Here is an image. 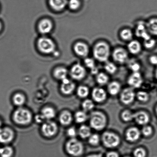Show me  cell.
<instances>
[{
    "label": "cell",
    "instance_id": "14",
    "mask_svg": "<svg viewBox=\"0 0 157 157\" xmlns=\"http://www.w3.org/2000/svg\"><path fill=\"white\" fill-rule=\"evenodd\" d=\"M74 50L77 56L81 57H86L89 53V48L84 43L77 42L74 46Z\"/></svg>",
    "mask_w": 157,
    "mask_h": 157
},
{
    "label": "cell",
    "instance_id": "50",
    "mask_svg": "<svg viewBox=\"0 0 157 157\" xmlns=\"http://www.w3.org/2000/svg\"><path fill=\"white\" fill-rule=\"evenodd\" d=\"M2 120L0 119V129L2 127Z\"/></svg>",
    "mask_w": 157,
    "mask_h": 157
},
{
    "label": "cell",
    "instance_id": "10",
    "mask_svg": "<svg viewBox=\"0 0 157 157\" xmlns=\"http://www.w3.org/2000/svg\"><path fill=\"white\" fill-rule=\"evenodd\" d=\"M113 57L116 62L119 63H123L127 60L128 54L127 52L124 49L117 48L113 51Z\"/></svg>",
    "mask_w": 157,
    "mask_h": 157
},
{
    "label": "cell",
    "instance_id": "37",
    "mask_svg": "<svg viewBox=\"0 0 157 157\" xmlns=\"http://www.w3.org/2000/svg\"><path fill=\"white\" fill-rule=\"evenodd\" d=\"M67 5L71 10H77L80 7V2L79 0H69Z\"/></svg>",
    "mask_w": 157,
    "mask_h": 157
},
{
    "label": "cell",
    "instance_id": "34",
    "mask_svg": "<svg viewBox=\"0 0 157 157\" xmlns=\"http://www.w3.org/2000/svg\"><path fill=\"white\" fill-rule=\"evenodd\" d=\"M109 80V78L106 75L103 73L98 74L97 81L99 84L103 85L105 84Z\"/></svg>",
    "mask_w": 157,
    "mask_h": 157
},
{
    "label": "cell",
    "instance_id": "13",
    "mask_svg": "<svg viewBox=\"0 0 157 157\" xmlns=\"http://www.w3.org/2000/svg\"><path fill=\"white\" fill-rule=\"evenodd\" d=\"M62 82L60 90L62 93L65 95H69L72 93L75 87L74 83L67 78L64 79Z\"/></svg>",
    "mask_w": 157,
    "mask_h": 157
},
{
    "label": "cell",
    "instance_id": "19",
    "mask_svg": "<svg viewBox=\"0 0 157 157\" xmlns=\"http://www.w3.org/2000/svg\"><path fill=\"white\" fill-rule=\"evenodd\" d=\"M67 0H49L50 7L56 11H61L67 5Z\"/></svg>",
    "mask_w": 157,
    "mask_h": 157
},
{
    "label": "cell",
    "instance_id": "29",
    "mask_svg": "<svg viewBox=\"0 0 157 157\" xmlns=\"http://www.w3.org/2000/svg\"><path fill=\"white\" fill-rule=\"evenodd\" d=\"M78 134L82 138H89L91 135V129L88 126L83 125L79 128Z\"/></svg>",
    "mask_w": 157,
    "mask_h": 157
},
{
    "label": "cell",
    "instance_id": "38",
    "mask_svg": "<svg viewBox=\"0 0 157 157\" xmlns=\"http://www.w3.org/2000/svg\"><path fill=\"white\" fill-rule=\"evenodd\" d=\"M105 69L107 72L110 74H114L116 72L117 67L112 62H107L105 67Z\"/></svg>",
    "mask_w": 157,
    "mask_h": 157
},
{
    "label": "cell",
    "instance_id": "30",
    "mask_svg": "<svg viewBox=\"0 0 157 157\" xmlns=\"http://www.w3.org/2000/svg\"><path fill=\"white\" fill-rule=\"evenodd\" d=\"M75 118L76 122L81 123L86 121L87 116L85 111H78L76 112L75 115Z\"/></svg>",
    "mask_w": 157,
    "mask_h": 157
},
{
    "label": "cell",
    "instance_id": "26",
    "mask_svg": "<svg viewBox=\"0 0 157 157\" xmlns=\"http://www.w3.org/2000/svg\"><path fill=\"white\" fill-rule=\"evenodd\" d=\"M25 96L21 93H17L14 94L13 98L14 104L19 107L22 106L25 103Z\"/></svg>",
    "mask_w": 157,
    "mask_h": 157
},
{
    "label": "cell",
    "instance_id": "7",
    "mask_svg": "<svg viewBox=\"0 0 157 157\" xmlns=\"http://www.w3.org/2000/svg\"><path fill=\"white\" fill-rule=\"evenodd\" d=\"M57 125L54 122L48 120L43 124L41 131L45 136L51 137L54 136L58 132Z\"/></svg>",
    "mask_w": 157,
    "mask_h": 157
},
{
    "label": "cell",
    "instance_id": "23",
    "mask_svg": "<svg viewBox=\"0 0 157 157\" xmlns=\"http://www.w3.org/2000/svg\"><path fill=\"white\" fill-rule=\"evenodd\" d=\"M148 32L154 36H157V19H151L146 24Z\"/></svg>",
    "mask_w": 157,
    "mask_h": 157
},
{
    "label": "cell",
    "instance_id": "17",
    "mask_svg": "<svg viewBox=\"0 0 157 157\" xmlns=\"http://www.w3.org/2000/svg\"><path fill=\"white\" fill-rule=\"evenodd\" d=\"M140 132L139 129L135 127H132L127 131L126 133V138L128 141L135 142L140 138Z\"/></svg>",
    "mask_w": 157,
    "mask_h": 157
},
{
    "label": "cell",
    "instance_id": "42",
    "mask_svg": "<svg viewBox=\"0 0 157 157\" xmlns=\"http://www.w3.org/2000/svg\"><path fill=\"white\" fill-rule=\"evenodd\" d=\"M134 155L135 157H145L146 151L142 148H138L134 151Z\"/></svg>",
    "mask_w": 157,
    "mask_h": 157
},
{
    "label": "cell",
    "instance_id": "1",
    "mask_svg": "<svg viewBox=\"0 0 157 157\" xmlns=\"http://www.w3.org/2000/svg\"><path fill=\"white\" fill-rule=\"evenodd\" d=\"M109 45L106 43L100 42L94 46L93 50L94 58L101 62L107 61L110 55Z\"/></svg>",
    "mask_w": 157,
    "mask_h": 157
},
{
    "label": "cell",
    "instance_id": "12",
    "mask_svg": "<svg viewBox=\"0 0 157 157\" xmlns=\"http://www.w3.org/2000/svg\"><path fill=\"white\" fill-rule=\"evenodd\" d=\"M52 23L50 20L45 19L42 20L38 25V29L40 33L43 34L49 33L52 30Z\"/></svg>",
    "mask_w": 157,
    "mask_h": 157
},
{
    "label": "cell",
    "instance_id": "18",
    "mask_svg": "<svg viewBox=\"0 0 157 157\" xmlns=\"http://www.w3.org/2000/svg\"><path fill=\"white\" fill-rule=\"evenodd\" d=\"M134 119L138 124L144 125L148 123L149 118L148 115L143 111H140L134 113Z\"/></svg>",
    "mask_w": 157,
    "mask_h": 157
},
{
    "label": "cell",
    "instance_id": "44",
    "mask_svg": "<svg viewBox=\"0 0 157 157\" xmlns=\"http://www.w3.org/2000/svg\"><path fill=\"white\" fill-rule=\"evenodd\" d=\"M129 68L133 72H138L140 68V66L136 62H132L129 65Z\"/></svg>",
    "mask_w": 157,
    "mask_h": 157
},
{
    "label": "cell",
    "instance_id": "2",
    "mask_svg": "<svg viewBox=\"0 0 157 157\" xmlns=\"http://www.w3.org/2000/svg\"><path fill=\"white\" fill-rule=\"evenodd\" d=\"M33 116L29 110L20 107L13 113V119L18 124L25 125L31 122Z\"/></svg>",
    "mask_w": 157,
    "mask_h": 157
},
{
    "label": "cell",
    "instance_id": "8",
    "mask_svg": "<svg viewBox=\"0 0 157 157\" xmlns=\"http://www.w3.org/2000/svg\"><path fill=\"white\" fill-rule=\"evenodd\" d=\"M14 137V132L10 128L5 127L0 129V143L1 144H8L13 141Z\"/></svg>",
    "mask_w": 157,
    "mask_h": 157
},
{
    "label": "cell",
    "instance_id": "31",
    "mask_svg": "<svg viewBox=\"0 0 157 157\" xmlns=\"http://www.w3.org/2000/svg\"><path fill=\"white\" fill-rule=\"evenodd\" d=\"M85 64L88 68L91 70V72L93 74H97L98 73V70L96 67L95 63L92 59L86 58L85 60Z\"/></svg>",
    "mask_w": 157,
    "mask_h": 157
},
{
    "label": "cell",
    "instance_id": "5",
    "mask_svg": "<svg viewBox=\"0 0 157 157\" xmlns=\"http://www.w3.org/2000/svg\"><path fill=\"white\" fill-rule=\"evenodd\" d=\"M37 47L41 52L46 54L54 52L56 49V45L51 39L47 37L39 38L37 41Z\"/></svg>",
    "mask_w": 157,
    "mask_h": 157
},
{
    "label": "cell",
    "instance_id": "32",
    "mask_svg": "<svg viewBox=\"0 0 157 157\" xmlns=\"http://www.w3.org/2000/svg\"><path fill=\"white\" fill-rule=\"evenodd\" d=\"M120 35L122 39L126 41L131 40L133 36L132 31L128 29H125L122 30L120 33Z\"/></svg>",
    "mask_w": 157,
    "mask_h": 157
},
{
    "label": "cell",
    "instance_id": "4",
    "mask_svg": "<svg viewBox=\"0 0 157 157\" xmlns=\"http://www.w3.org/2000/svg\"><path fill=\"white\" fill-rule=\"evenodd\" d=\"M67 152L74 156H80L83 153V146L82 143L75 138H71L66 144Z\"/></svg>",
    "mask_w": 157,
    "mask_h": 157
},
{
    "label": "cell",
    "instance_id": "45",
    "mask_svg": "<svg viewBox=\"0 0 157 157\" xmlns=\"http://www.w3.org/2000/svg\"><path fill=\"white\" fill-rule=\"evenodd\" d=\"M67 134L68 136L71 137V138H75L77 135V131L74 127L70 128L68 129Z\"/></svg>",
    "mask_w": 157,
    "mask_h": 157
},
{
    "label": "cell",
    "instance_id": "6",
    "mask_svg": "<svg viewBox=\"0 0 157 157\" xmlns=\"http://www.w3.org/2000/svg\"><path fill=\"white\" fill-rule=\"evenodd\" d=\"M102 140L104 145L109 148L116 147L119 144L120 140L118 135L112 132H106L102 135Z\"/></svg>",
    "mask_w": 157,
    "mask_h": 157
},
{
    "label": "cell",
    "instance_id": "15",
    "mask_svg": "<svg viewBox=\"0 0 157 157\" xmlns=\"http://www.w3.org/2000/svg\"><path fill=\"white\" fill-rule=\"evenodd\" d=\"M142 78L140 73L133 72L128 79V83L132 87L138 88L141 86L142 83Z\"/></svg>",
    "mask_w": 157,
    "mask_h": 157
},
{
    "label": "cell",
    "instance_id": "49",
    "mask_svg": "<svg viewBox=\"0 0 157 157\" xmlns=\"http://www.w3.org/2000/svg\"><path fill=\"white\" fill-rule=\"evenodd\" d=\"M87 157H102L101 155H89Z\"/></svg>",
    "mask_w": 157,
    "mask_h": 157
},
{
    "label": "cell",
    "instance_id": "22",
    "mask_svg": "<svg viewBox=\"0 0 157 157\" xmlns=\"http://www.w3.org/2000/svg\"><path fill=\"white\" fill-rule=\"evenodd\" d=\"M54 75V77L58 80H63L67 78L68 75L67 70L63 67H59L55 70Z\"/></svg>",
    "mask_w": 157,
    "mask_h": 157
},
{
    "label": "cell",
    "instance_id": "36",
    "mask_svg": "<svg viewBox=\"0 0 157 157\" xmlns=\"http://www.w3.org/2000/svg\"><path fill=\"white\" fill-rule=\"evenodd\" d=\"M122 118L124 121L128 122L134 119V113H132L129 110H125L121 115Z\"/></svg>",
    "mask_w": 157,
    "mask_h": 157
},
{
    "label": "cell",
    "instance_id": "20",
    "mask_svg": "<svg viewBox=\"0 0 157 157\" xmlns=\"http://www.w3.org/2000/svg\"><path fill=\"white\" fill-rule=\"evenodd\" d=\"M148 33L146 25H144L142 23L138 25L136 31V34L138 37L142 38L144 40L150 39L151 37Z\"/></svg>",
    "mask_w": 157,
    "mask_h": 157
},
{
    "label": "cell",
    "instance_id": "48",
    "mask_svg": "<svg viewBox=\"0 0 157 157\" xmlns=\"http://www.w3.org/2000/svg\"><path fill=\"white\" fill-rule=\"evenodd\" d=\"M107 157H119V155L116 152L112 151L107 154Z\"/></svg>",
    "mask_w": 157,
    "mask_h": 157
},
{
    "label": "cell",
    "instance_id": "43",
    "mask_svg": "<svg viewBox=\"0 0 157 157\" xmlns=\"http://www.w3.org/2000/svg\"><path fill=\"white\" fill-rule=\"evenodd\" d=\"M152 130L150 126H144L142 129V133L145 136H149L152 134Z\"/></svg>",
    "mask_w": 157,
    "mask_h": 157
},
{
    "label": "cell",
    "instance_id": "27",
    "mask_svg": "<svg viewBox=\"0 0 157 157\" xmlns=\"http://www.w3.org/2000/svg\"><path fill=\"white\" fill-rule=\"evenodd\" d=\"M120 83L117 82H113L109 83L108 86V91L113 95H116L119 92L120 90Z\"/></svg>",
    "mask_w": 157,
    "mask_h": 157
},
{
    "label": "cell",
    "instance_id": "52",
    "mask_svg": "<svg viewBox=\"0 0 157 157\" xmlns=\"http://www.w3.org/2000/svg\"><path fill=\"white\" fill-rule=\"evenodd\" d=\"M155 76H156V77L157 79V68L156 70V71H155Z\"/></svg>",
    "mask_w": 157,
    "mask_h": 157
},
{
    "label": "cell",
    "instance_id": "54",
    "mask_svg": "<svg viewBox=\"0 0 157 157\" xmlns=\"http://www.w3.org/2000/svg\"></svg>",
    "mask_w": 157,
    "mask_h": 157
},
{
    "label": "cell",
    "instance_id": "41",
    "mask_svg": "<svg viewBox=\"0 0 157 157\" xmlns=\"http://www.w3.org/2000/svg\"><path fill=\"white\" fill-rule=\"evenodd\" d=\"M155 40L150 38V39L144 40V46L146 48L151 49L155 46Z\"/></svg>",
    "mask_w": 157,
    "mask_h": 157
},
{
    "label": "cell",
    "instance_id": "33",
    "mask_svg": "<svg viewBox=\"0 0 157 157\" xmlns=\"http://www.w3.org/2000/svg\"><path fill=\"white\" fill-rule=\"evenodd\" d=\"M89 92V90L86 86H80L78 87L77 90L78 95L82 98H84L87 97Z\"/></svg>",
    "mask_w": 157,
    "mask_h": 157
},
{
    "label": "cell",
    "instance_id": "40",
    "mask_svg": "<svg viewBox=\"0 0 157 157\" xmlns=\"http://www.w3.org/2000/svg\"><path fill=\"white\" fill-rule=\"evenodd\" d=\"M137 97L139 100L142 102L147 101L149 98L148 94L143 91H140L137 93Z\"/></svg>",
    "mask_w": 157,
    "mask_h": 157
},
{
    "label": "cell",
    "instance_id": "35",
    "mask_svg": "<svg viewBox=\"0 0 157 157\" xmlns=\"http://www.w3.org/2000/svg\"><path fill=\"white\" fill-rule=\"evenodd\" d=\"M82 106L85 112H88L93 109L94 107V104L92 101L86 100L83 102Z\"/></svg>",
    "mask_w": 157,
    "mask_h": 157
},
{
    "label": "cell",
    "instance_id": "21",
    "mask_svg": "<svg viewBox=\"0 0 157 157\" xmlns=\"http://www.w3.org/2000/svg\"><path fill=\"white\" fill-rule=\"evenodd\" d=\"M59 120L61 124L63 125H68L72 121V115L69 111H64L59 116Z\"/></svg>",
    "mask_w": 157,
    "mask_h": 157
},
{
    "label": "cell",
    "instance_id": "51",
    "mask_svg": "<svg viewBox=\"0 0 157 157\" xmlns=\"http://www.w3.org/2000/svg\"><path fill=\"white\" fill-rule=\"evenodd\" d=\"M2 25L1 24V22H0V31H1V29H2Z\"/></svg>",
    "mask_w": 157,
    "mask_h": 157
},
{
    "label": "cell",
    "instance_id": "11",
    "mask_svg": "<svg viewBox=\"0 0 157 157\" xmlns=\"http://www.w3.org/2000/svg\"><path fill=\"white\" fill-rule=\"evenodd\" d=\"M135 97V94L133 90L131 88H127L122 92L120 98L123 103L128 105L133 101Z\"/></svg>",
    "mask_w": 157,
    "mask_h": 157
},
{
    "label": "cell",
    "instance_id": "16",
    "mask_svg": "<svg viewBox=\"0 0 157 157\" xmlns=\"http://www.w3.org/2000/svg\"><path fill=\"white\" fill-rule=\"evenodd\" d=\"M92 96L95 101L100 103L104 101L105 100L106 94L105 91L102 88H96L93 90Z\"/></svg>",
    "mask_w": 157,
    "mask_h": 157
},
{
    "label": "cell",
    "instance_id": "39",
    "mask_svg": "<svg viewBox=\"0 0 157 157\" xmlns=\"http://www.w3.org/2000/svg\"><path fill=\"white\" fill-rule=\"evenodd\" d=\"M88 141L90 144L92 145H97L100 141V137L97 134H93L90 136Z\"/></svg>",
    "mask_w": 157,
    "mask_h": 157
},
{
    "label": "cell",
    "instance_id": "3",
    "mask_svg": "<svg viewBox=\"0 0 157 157\" xmlns=\"http://www.w3.org/2000/svg\"><path fill=\"white\" fill-rule=\"evenodd\" d=\"M107 120L103 113L98 111L91 113L90 117V125L93 129L97 130H102L105 127Z\"/></svg>",
    "mask_w": 157,
    "mask_h": 157
},
{
    "label": "cell",
    "instance_id": "24",
    "mask_svg": "<svg viewBox=\"0 0 157 157\" xmlns=\"http://www.w3.org/2000/svg\"><path fill=\"white\" fill-rule=\"evenodd\" d=\"M41 114L45 120H50L56 116V111L51 107H46L42 109Z\"/></svg>",
    "mask_w": 157,
    "mask_h": 157
},
{
    "label": "cell",
    "instance_id": "25",
    "mask_svg": "<svg viewBox=\"0 0 157 157\" xmlns=\"http://www.w3.org/2000/svg\"><path fill=\"white\" fill-rule=\"evenodd\" d=\"M128 49L133 54H138L141 51V46L140 43L136 40L131 41L128 46Z\"/></svg>",
    "mask_w": 157,
    "mask_h": 157
},
{
    "label": "cell",
    "instance_id": "53",
    "mask_svg": "<svg viewBox=\"0 0 157 157\" xmlns=\"http://www.w3.org/2000/svg\"><path fill=\"white\" fill-rule=\"evenodd\" d=\"M156 113H157V108H156Z\"/></svg>",
    "mask_w": 157,
    "mask_h": 157
},
{
    "label": "cell",
    "instance_id": "28",
    "mask_svg": "<svg viewBox=\"0 0 157 157\" xmlns=\"http://www.w3.org/2000/svg\"><path fill=\"white\" fill-rule=\"evenodd\" d=\"M13 153V148L6 146L0 147V156L1 157H11Z\"/></svg>",
    "mask_w": 157,
    "mask_h": 157
},
{
    "label": "cell",
    "instance_id": "46",
    "mask_svg": "<svg viewBox=\"0 0 157 157\" xmlns=\"http://www.w3.org/2000/svg\"><path fill=\"white\" fill-rule=\"evenodd\" d=\"M149 61L152 64L157 65V56H152L149 58Z\"/></svg>",
    "mask_w": 157,
    "mask_h": 157
},
{
    "label": "cell",
    "instance_id": "47",
    "mask_svg": "<svg viewBox=\"0 0 157 157\" xmlns=\"http://www.w3.org/2000/svg\"><path fill=\"white\" fill-rule=\"evenodd\" d=\"M35 119H36V122L38 123H42L44 120H45L41 114L40 115H36V118H35Z\"/></svg>",
    "mask_w": 157,
    "mask_h": 157
},
{
    "label": "cell",
    "instance_id": "9",
    "mask_svg": "<svg viewBox=\"0 0 157 157\" xmlns=\"http://www.w3.org/2000/svg\"><path fill=\"white\" fill-rule=\"evenodd\" d=\"M86 70L80 64H76L71 67L70 71L71 77L75 80H80L86 75Z\"/></svg>",
    "mask_w": 157,
    "mask_h": 157
}]
</instances>
